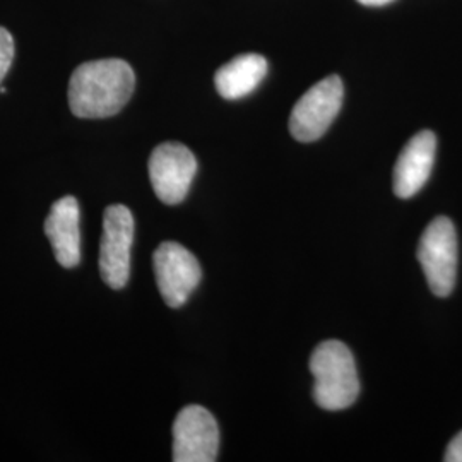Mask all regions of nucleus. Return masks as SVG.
Instances as JSON below:
<instances>
[{
  "instance_id": "f257e3e1",
  "label": "nucleus",
  "mask_w": 462,
  "mask_h": 462,
  "mask_svg": "<svg viewBox=\"0 0 462 462\" xmlns=\"http://www.w3.org/2000/svg\"><path fill=\"white\" fill-rule=\"evenodd\" d=\"M135 88L133 67L122 59H101L78 67L69 83V106L79 118H108L129 103Z\"/></svg>"
},
{
  "instance_id": "f03ea898",
  "label": "nucleus",
  "mask_w": 462,
  "mask_h": 462,
  "mask_svg": "<svg viewBox=\"0 0 462 462\" xmlns=\"http://www.w3.org/2000/svg\"><path fill=\"white\" fill-rule=\"evenodd\" d=\"M315 402L326 411H343L360 394L356 364L349 347L341 341H324L310 356Z\"/></svg>"
},
{
  "instance_id": "7ed1b4c3",
  "label": "nucleus",
  "mask_w": 462,
  "mask_h": 462,
  "mask_svg": "<svg viewBox=\"0 0 462 462\" xmlns=\"http://www.w3.org/2000/svg\"><path fill=\"white\" fill-rule=\"evenodd\" d=\"M416 255L433 295L448 297L457 274V235L454 223L446 216L435 217L423 231Z\"/></svg>"
},
{
  "instance_id": "20e7f679",
  "label": "nucleus",
  "mask_w": 462,
  "mask_h": 462,
  "mask_svg": "<svg viewBox=\"0 0 462 462\" xmlns=\"http://www.w3.org/2000/svg\"><path fill=\"white\" fill-rule=\"evenodd\" d=\"M134 226V216L129 208L114 204L105 209L99 273L112 290H122L131 276Z\"/></svg>"
},
{
  "instance_id": "39448f33",
  "label": "nucleus",
  "mask_w": 462,
  "mask_h": 462,
  "mask_svg": "<svg viewBox=\"0 0 462 462\" xmlns=\"http://www.w3.org/2000/svg\"><path fill=\"white\" fill-rule=\"evenodd\" d=\"M345 98V86L339 76H329L314 84L298 99L291 116L290 133L300 143H312L328 133L339 114Z\"/></svg>"
},
{
  "instance_id": "423d86ee",
  "label": "nucleus",
  "mask_w": 462,
  "mask_h": 462,
  "mask_svg": "<svg viewBox=\"0 0 462 462\" xmlns=\"http://www.w3.org/2000/svg\"><path fill=\"white\" fill-rule=\"evenodd\" d=\"M149 180L158 199L177 206L187 198L198 173L194 152L180 143H163L151 152Z\"/></svg>"
},
{
  "instance_id": "0eeeda50",
  "label": "nucleus",
  "mask_w": 462,
  "mask_h": 462,
  "mask_svg": "<svg viewBox=\"0 0 462 462\" xmlns=\"http://www.w3.org/2000/svg\"><path fill=\"white\" fill-rule=\"evenodd\" d=\"M152 267L158 290L171 309L182 307L202 278L196 255L177 242H163L154 250Z\"/></svg>"
},
{
  "instance_id": "6e6552de",
  "label": "nucleus",
  "mask_w": 462,
  "mask_h": 462,
  "mask_svg": "<svg viewBox=\"0 0 462 462\" xmlns=\"http://www.w3.org/2000/svg\"><path fill=\"white\" fill-rule=\"evenodd\" d=\"M219 450V429L206 408L192 404L173 423V461L213 462Z\"/></svg>"
},
{
  "instance_id": "1a4fd4ad",
  "label": "nucleus",
  "mask_w": 462,
  "mask_h": 462,
  "mask_svg": "<svg viewBox=\"0 0 462 462\" xmlns=\"http://www.w3.org/2000/svg\"><path fill=\"white\" fill-rule=\"evenodd\" d=\"M435 152L437 137L431 131H421L408 141L394 166V192L397 198H413L425 187L435 163Z\"/></svg>"
},
{
  "instance_id": "9d476101",
  "label": "nucleus",
  "mask_w": 462,
  "mask_h": 462,
  "mask_svg": "<svg viewBox=\"0 0 462 462\" xmlns=\"http://www.w3.org/2000/svg\"><path fill=\"white\" fill-rule=\"evenodd\" d=\"M81 209L78 199L64 196L53 202L45 219V233L53 248L55 259L62 267H76L81 263Z\"/></svg>"
},
{
  "instance_id": "9b49d317",
  "label": "nucleus",
  "mask_w": 462,
  "mask_h": 462,
  "mask_svg": "<svg viewBox=\"0 0 462 462\" xmlns=\"http://www.w3.org/2000/svg\"><path fill=\"white\" fill-rule=\"evenodd\" d=\"M267 74V60L259 53H244L217 69L215 84L225 99H240L250 95Z\"/></svg>"
},
{
  "instance_id": "f8f14e48",
  "label": "nucleus",
  "mask_w": 462,
  "mask_h": 462,
  "mask_svg": "<svg viewBox=\"0 0 462 462\" xmlns=\"http://www.w3.org/2000/svg\"><path fill=\"white\" fill-rule=\"evenodd\" d=\"M14 60V38L5 28L0 26V84L7 76Z\"/></svg>"
},
{
  "instance_id": "ddd939ff",
  "label": "nucleus",
  "mask_w": 462,
  "mask_h": 462,
  "mask_svg": "<svg viewBox=\"0 0 462 462\" xmlns=\"http://www.w3.org/2000/svg\"><path fill=\"white\" fill-rule=\"evenodd\" d=\"M444 459L447 462H462V431L457 433L447 447Z\"/></svg>"
},
{
  "instance_id": "4468645a",
  "label": "nucleus",
  "mask_w": 462,
  "mask_h": 462,
  "mask_svg": "<svg viewBox=\"0 0 462 462\" xmlns=\"http://www.w3.org/2000/svg\"><path fill=\"white\" fill-rule=\"evenodd\" d=\"M356 2H360L362 5H366V7H380V5L391 4V2H394V0H356Z\"/></svg>"
}]
</instances>
